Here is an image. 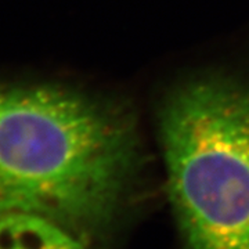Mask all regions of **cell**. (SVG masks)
I'll use <instances>...</instances> for the list:
<instances>
[{
    "label": "cell",
    "mask_w": 249,
    "mask_h": 249,
    "mask_svg": "<svg viewBox=\"0 0 249 249\" xmlns=\"http://www.w3.org/2000/svg\"><path fill=\"white\" fill-rule=\"evenodd\" d=\"M0 249H85L75 232L42 216L0 214Z\"/></svg>",
    "instance_id": "obj_3"
},
{
    "label": "cell",
    "mask_w": 249,
    "mask_h": 249,
    "mask_svg": "<svg viewBox=\"0 0 249 249\" xmlns=\"http://www.w3.org/2000/svg\"><path fill=\"white\" fill-rule=\"evenodd\" d=\"M142 155L132 112L118 101L52 85L0 86V214L97 230L122 208Z\"/></svg>",
    "instance_id": "obj_1"
},
{
    "label": "cell",
    "mask_w": 249,
    "mask_h": 249,
    "mask_svg": "<svg viewBox=\"0 0 249 249\" xmlns=\"http://www.w3.org/2000/svg\"><path fill=\"white\" fill-rule=\"evenodd\" d=\"M158 124L187 248L249 249V68L180 79Z\"/></svg>",
    "instance_id": "obj_2"
}]
</instances>
